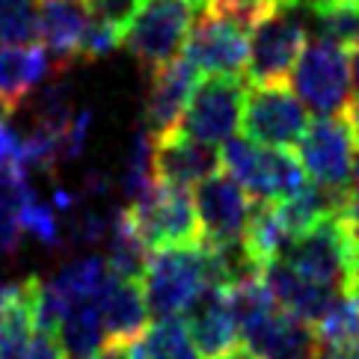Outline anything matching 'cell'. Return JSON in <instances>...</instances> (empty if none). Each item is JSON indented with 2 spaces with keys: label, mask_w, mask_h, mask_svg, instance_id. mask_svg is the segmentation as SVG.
Masks as SVG:
<instances>
[{
  "label": "cell",
  "mask_w": 359,
  "mask_h": 359,
  "mask_svg": "<svg viewBox=\"0 0 359 359\" xmlns=\"http://www.w3.org/2000/svg\"><path fill=\"white\" fill-rule=\"evenodd\" d=\"M243 348H250L259 359H315L320 344L312 324H303L279 309L271 324L255 332Z\"/></svg>",
  "instance_id": "obj_20"
},
{
  "label": "cell",
  "mask_w": 359,
  "mask_h": 359,
  "mask_svg": "<svg viewBox=\"0 0 359 359\" xmlns=\"http://www.w3.org/2000/svg\"><path fill=\"white\" fill-rule=\"evenodd\" d=\"M356 137L348 113L344 116H318L300 137L297 151L306 175L315 184L332 190H348L356 163Z\"/></svg>",
  "instance_id": "obj_9"
},
{
  "label": "cell",
  "mask_w": 359,
  "mask_h": 359,
  "mask_svg": "<svg viewBox=\"0 0 359 359\" xmlns=\"http://www.w3.org/2000/svg\"><path fill=\"white\" fill-rule=\"evenodd\" d=\"M241 125L255 143L288 149V146H297L300 137L306 134L309 113H306L303 101L294 95V89L282 83H264V86L247 89Z\"/></svg>",
  "instance_id": "obj_10"
},
{
  "label": "cell",
  "mask_w": 359,
  "mask_h": 359,
  "mask_svg": "<svg viewBox=\"0 0 359 359\" xmlns=\"http://www.w3.org/2000/svg\"><path fill=\"white\" fill-rule=\"evenodd\" d=\"M187 327L194 336L196 348L202 356H223L229 351H235L241 344V330H238V318L229 303V291L226 288H211L190 306L187 312Z\"/></svg>",
  "instance_id": "obj_17"
},
{
  "label": "cell",
  "mask_w": 359,
  "mask_h": 359,
  "mask_svg": "<svg viewBox=\"0 0 359 359\" xmlns=\"http://www.w3.org/2000/svg\"><path fill=\"white\" fill-rule=\"evenodd\" d=\"M78 89L69 78H54L42 83L39 95H36V125L48 128V131H66L72 119L78 116Z\"/></svg>",
  "instance_id": "obj_27"
},
{
  "label": "cell",
  "mask_w": 359,
  "mask_h": 359,
  "mask_svg": "<svg viewBox=\"0 0 359 359\" xmlns=\"http://www.w3.org/2000/svg\"><path fill=\"white\" fill-rule=\"evenodd\" d=\"M320 348H339L359 353V294L344 291L312 327Z\"/></svg>",
  "instance_id": "obj_25"
},
{
  "label": "cell",
  "mask_w": 359,
  "mask_h": 359,
  "mask_svg": "<svg viewBox=\"0 0 359 359\" xmlns=\"http://www.w3.org/2000/svg\"><path fill=\"white\" fill-rule=\"evenodd\" d=\"M12 110H15V107H12V104H6V101L0 98V122H4V119H9V116H12Z\"/></svg>",
  "instance_id": "obj_42"
},
{
  "label": "cell",
  "mask_w": 359,
  "mask_h": 359,
  "mask_svg": "<svg viewBox=\"0 0 359 359\" xmlns=\"http://www.w3.org/2000/svg\"><path fill=\"white\" fill-rule=\"evenodd\" d=\"M318 36L330 42H339L344 48H353L359 42V0H336L330 6H320L312 12Z\"/></svg>",
  "instance_id": "obj_30"
},
{
  "label": "cell",
  "mask_w": 359,
  "mask_h": 359,
  "mask_svg": "<svg viewBox=\"0 0 359 359\" xmlns=\"http://www.w3.org/2000/svg\"><path fill=\"white\" fill-rule=\"evenodd\" d=\"M182 4H187L194 12H208V0H182Z\"/></svg>",
  "instance_id": "obj_41"
},
{
  "label": "cell",
  "mask_w": 359,
  "mask_h": 359,
  "mask_svg": "<svg viewBox=\"0 0 359 359\" xmlns=\"http://www.w3.org/2000/svg\"><path fill=\"white\" fill-rule=\"evenodd\" d=\"M0 42L4 45L39 42V0H0Z\"/></svg>",
  "instance_id": "obj_29"
},
{
  "label": "cell",
  "mask_w": 359,
  "mask_h": 359,
  "mask_svg": "<svg viewBox=\"0 0 359 359\" xmlns=\"http://www.w3.org/2000/svg\"><path fill=\"white\" fill-rule=\"evenodd\" d=\"M348 119H351L353 137H356V146H359V107H351V110H348Z\"/></svg>",
  "instance_id": "obj_40"
},
{
  "label": "cell",
  "mask_w": 359,
  "mask_h": 359,
  "mask_svg": "<svg viewBox=\"0 0 359 359\" xmlns=\"http://www.w3.org/2000/svg\"><path fill=\"white\" fill-rule=\"evenodd\" d=\"M155 178L172 187H196L208 175L220 172V151L205 146L199 140L187 137L184 131H170L155 137Z\"/></svg>",
  "instance_id": "obj_14"
},
{
  "label": "cell",
  "mask_w": 359,
  "mask_h": 359,
  "mask_svg": "<svg viewBox=\"0 0 359 359\" xmlns=\"http://www.w3.org/2000/svg\"><path fill=\"white\" fill-rule=\"evenodd\" d=\"M262 279H264V285L271 288L273 300L282 312H288L291 318L303 320V324H312V327L332 306V300L339 297V291L318 285V282L303 276L300 271H294V267L282 259L267 262L262 267Z\"/></svg>",
  "instance_id": "obj_15"
},
{
  "label": "cell",
  "mask_w": 359,
  "mask_h": 359,
  "mask_svg": "<svg viewBox=\"0 0 359 359\" xmlns=\"http://www.w3.org/2000/svg\"><path fill=\"white\" fill-rule=\"evenodd\" d=\"M243 101H247V86L238 78L208 74L202 83H196L178 131L205 146H223L235 137L243 119Z\"/></svg>",
  "instance_id": "obj_8"
},
{
  "label": "cell",
  "mask_w": 359,
  "mask_h": 359,
  "mask_svg": "<svg viewBox=\"0 0 359 359\" xmlns=\"http://www.w3.org/2000/svg\"><path fill=\"white\" fill-rule=\"evenodd\" d=\"M137 359H202L190 327L182 315L155 318L143 330V336L134 339Z\"/></svg>",
  "instance_id": "obj_23"
},
{
  "label": "cell",
  "mask_w": 359,
  "mask_h": 359,
  "mask_svg": "<svg viewBox=\"0 0 359 359\" xmlns=\"http://www.w3.org/2000/svg\"><path fill=\"white\" fill-rule=\"evenodd\" d=\"M50 72H57V66L42 45L0 42V98L6 104L18 107L36 86L48 81Z\"/></svg>",
  "instance_id": "obj_19"
},
{
  "label": "cell",
  "mask_w": 359,
  "mask_h": 359,
  "mask_svg": "<svg viewBox=\"0 0 359 359\" xmlns=\"http://www.w3.org/2000/svg\"><path fill=\"white\" fill-rule=\"evenodd\" d=\"M306 45V27L300 9L271 6L250 30V57H247V81L252 86L279 83L291 74L300 50Z\"/></svg>",
  "instance_id": "obj_5"
},
{
  "label": "cell",
  "mask_w": 359,
  "mask_h": 359,
  "mask_svg": "<svg viewBox=\"0 0 359 359\" xmlns=\"http://www.w3.org/2000/svg\"><path fill=\"white\" fill-rule=\"evenodd\" d=\"M149 0H89L86 9L95 21L107 24L110 30H116L119 36H125V30L134 24V18L143 12V6Z\"/></svg>",
  "instance_id": "obj_31"
},
{
  "label": "cell",
  "mask_w": 359,
  "mask_h": 359,
  "mask_svg": "<svg viewBox=\"0 0 359 359\" xmlns=\"http://www.w3.org/2000/svg\"><path fill=\"white\" fill-rule=\"evenodd\" d=\"M271 6H273L271 0H208V12L238 18V21H243V24H250V27H252V24L259 21Z\"/></svg>",
  "instance_id": "obj_33"
},
{
  "label": "cell",
  "mask_w": 359,
  "mask_h": 359,
  "mask_svg": "<svg viewBox=\"0 0 359 359\" xmlns=\"http://www.w3.org/2000/svg\"><path fill=\"white\" fill-rule=\"evenodd\" d=\"M315 359H359L356 351H339V348H320Z\"/></svg>",
  "instance_id": "obj_37"
},
{
  "label": "cell",
  "mask_w": 359,
  "mask_h": 359,
  "mask_svg": "<svg viewBox=\"0 0 359 359\" xmlns=\"http://www.w3.org/2000/svg\"><path fill=\"white\" fill-rule=\"evenodd\" d=\"M194 15L196 12L182 0H149L125 30L122 45L149 72L166 66L182 57L187 36L194 30Z\"/></svg>",
  "instance_id": "obj_7"
},
{
  "label": "cell",
  "mask_w": 359,
  "mask_h": 359,
  "mask_svg": "<svg viewBox=\"0 0 359 359\" xmlns=\"http://www.w3.org/2000/svg\"><path fill=\"white\" fill-rule=\"evenodd\" d=\"M128 211H131L137 232L151 250L184 247V243L202 241L196 205L184 187L155 182L143 196L128 205Z\"/></svg>",
  "instance_id": "obj_6"
},
{
  "label": "cell",
  "mask_w": 359,
  "mask_h": 359,
  "mask_svg": "<svg viewBox=\"0 0 359 359\" xmlns=\"http://www.w3.org/2000/svg\"><path fill=\"white\" fill-rule=\"evenodd\" d=\"M220 166L247 190L252 202L291 199L306 184L303 163L285 149L262 146L250 137H232L223 143Z\"/></svg>",
  "instance_id": "obj_3"
},
{
  "label": "cell",
  "mask_w": 359,
  "mask_h": 359,
  "mask_svg": "<svg viewBox=\"0 0 359 359\" xmlns=\"http://www.w3.org/2000/svg\"><path fill=\"white\" fill-rule=\"evenodd\" d=\"M348 194H351V208H359V151H356V163H353V172H351Z\"/></svg>",
  "instance_id": "obj_36"
},
{
  "label": "cell",
  "mask_w": 359,
  "mask_h": 359,
  "mask_svg": "<svg viewBox=\"0 0 359 359\" xmlns=\"http://www.w3.org/2000/svg\"><path fill=\"white\" fill-rule=\"evenodd\" d=\"M98 309L101 318H104V330L110 339L116 341H134L143 336V330L149 327V303L143 285L137 279H125L110 273L104 288L98 291Z\"/></svg>",
  "instance_id": "obj_18"
},
{
  "label": "cell",
  "mask_w": 359,
  "mask_h": 359,
  "mask_svg": "<svg viewBox=\"0 0 359 359\" xmlns=\"http://www.w3.org/2000/svg\"><path fill=\"white\" fill-rule=\"evenodd\" d=\"M241 241H243V247H247L250 259L259 264V271H262L267 262L282 259V252L288 250V243L294 238L288 235L285 223L279 220L273 202H252L250 220H247V229H243Z\"/></svg>",
  "instance_id": "obj_24"
},
{
  "label": "cell",
  "mask_w": 359,
  "mask_h": 359,
  "mask_svg": "<svg viewBox=\"0 0 359 359\" xmlns=\"http://www.w3.org/2000/svg\"><path fill=\"white\" fill-rule=\"evenodd\" d=\"M119 45H122V36L116 30H110L107 24H101V21H95L93 15H89V24H86V33H83L78 60H86V62L101 60V57H107L110 50L119 48Z\"/></svg>",
  "instance_id": "obj_32"
},
{
  "label": "cell",
  "mask_w": 359,
  "mask_h": 359,
  "mask_svg": "<svg viewBox=\"0 0 359 359\" xmlns=\"http://www.w3.org/2000/svg\"><path fill=\"white\" fill-rule=\"evenodd\" d=\"M151 155H155V134L143 125L140 131H134L131 143H128V149H125V158H122L119 190H122V196L128 199V205H131L134 199H140L151 184L158 182Z\"/></svg>",
  "instance_id": "obj_26"
},
{
  "label": "cell",
  "mask_w": 359,
  "mask_h": 359,
  "mask_svg": "<svg viewBox=\"0 0 359 359\" xmlns=\"http://www.w3.org/2000/svg\"><path fill=\"white\" fill-rule=\"evenodd\" d=\"M348 211L320 220L282 252V262H288L294 271L339 294L356 291V238Z\"/></svg>",
  "instance_id": "obj_2"
},
{
  "label": "cell",
  "mask_w": 359,
  "mask_h": 359,
  "mask_svg": "<svg viewBox=\"0 0 359 359\" xmlns=\"http://www.w3.org/2000/svg\"><path fill=\"white\" fill-rule=\"evenodd\" d=\"M95 359H137V351H134L131 341H116V339H110L104 348L95 353Z\"/></svg>",
  "instance_id": "obj_34"
},
{
  "label": "cell",
  "mask_w": 359,
  "mask_h": 359,
  "mask_svg": "<svg viewBox=\"0 0 359 359\" xmlns=\"http://www.w3.org/2000/svg\"><path fill=\"white\" fill-rule=\"evenodd\" d=\"M214 359H259L250 348H243V344H238L235 351H229V353H223V356H214Z\"/></svg>",
  "instance_id": "obj_39"
},
{
  "label": "cell",
  "mask_w": 359,
  "mask_h": 359,
  "mask_svg": "<svg viewBox=\"0 0 359 359\" xmlns=\"http://www.w3.org/2000/svg\"><path fill=\"white\" fill-rule=\"evenodd\" d=\"M151 247L143 241V235L137 232V226L131 220V211L122 208L113 214V223H110V232H107V264L116 276L125 279H143L146 273V264L151 259Z\"/></svg>",
  "instance_id": "obj_22"
},
{
  "label": "cell",
  "mask_w": 359,
  "mask_h": 359,
  "mask_svg": "<svg viewBox=\"0 0 359 359\" xmlns=\"http://www.w3.org/2000/svg\"><path fill=\"white\" fill-rule=\"evenodd\" d=\"M250 24L238 18L205 12L202 21L194 24L182 57L199 74H217V78H238L247 69L250 57Z\"/></svg>",
  "instance_id": "obj_11"
},
{
  "label": "cell",
  "mask_w": 359,
  "mask_h": 359,
  "mask_svg": "<svg viewBox=\"0 0 359 359\" xmlns=\"http://www.w3.org/2000/svg\"><path fill=\"white\" fill-rule=\"evenodd\" d=\"M140 285L155 318L187 315L205 291L217 288L208 243L196 241L184 247H161L149 259Z\"/></svg>",
  "instance_id": "obj_1"
},
{
  "label": "cell",
  "mask_w": 359,
  "mask_h": 359,
  "mask_svg": "<svg viewBox=\"0 0 359 359\" xmlns=\"http://www.w3.org/2000/svg\"><path fill=\"white\" fill-rule=\"evenodd\" d=\"M291 89L318 116H344L353 104L351 57L344 45L324 36L306 42L291 69Z\"/></svg>",
  "instance_id": "obj_4"
},
{
  "label": "cell",
  "mask_w": 359,
  "mask_h": 359,
  "mask_svg": "<svg viewBox=\"0 0 359 359\" xmlns=\"http://www.w3.org/2000/svg\"><path fill=\"white\" fill-rule=\"evenodd\" d=\"M196 78H199V72L190 66L184 57H178L172 62H166V66H158V69L149 72L143 119H146V128L155 137L170 134L182 125L187 101L196 89Z\"/></svg>",
  "instance_id": "obj_13"
},
{
  "label": "cell",
  "mask_w": 359,
  "mask_h": 359,
  "mask_svg": "<svg viewBox=\"0 0 359 359\" xmlns=\"http://www.w3.org/2000/svg\"><path fill=\"white\" fill-rule=\"evenodd\" d=\"M89 9L81 0H39V45L50 54L57 72H66L81 54Z\"/></svg>",
  "instance_id": "obj_16"
},
{
  "label": "cell",
  "mask_w": 359,
  "mask_h": 359,
  "mask_svg": "<svg viewBox=\"0 0 359 359\" xmlns=\"http://www.w3.org/2000/svg\"><path fill=\"white\" fill-rule=\"evenodd\" d=\"M351 223H353V238H356V294H359V208H351Z\"/></svg>",
  "instance_id": "obj_38"
},
{
  "label": "cell",
  "mask_w": 359,
  "mask_h": 359,
  "mask_svg": "<svg viewBox=\"0 0 359 359\" xmlns=\"http://www.w3.org/2000/svg\"><path fill=\"white\" fill-rule=\"evenodd\" d=\"M351 89H353V104L351 107H359V42L351 50Z\"/></svg>",
  "instance_id": "obj_35"
},
{
  "label": "cell",
  "mask_w": 359,
  "mask_h": 359,
  "mask_svg": "<svg viewBox=\"0 0 359 359\" xmlns=\"http://www.w3.org/2000/svg\"><path fill=\"white\" fill-rule=\"evenodd\" d=\"M21 235L24 241H36L48 250H60L66 243L60 211L50 202L39 199V194H33L21 211Z\"/></svg>",
  "instance_id": "obj_28"
},
{
  "label": "cell",
  "mask_w": 359,
  "mask_h": 359,
  "mask_svg": "<svg viewBox=\"0 0 359 359\" xmlns=\"http://www.w3.org/2000/svg\"><path fill=\"white\" fill-rule=\"evenodd\" d=\"M194 205L205 243H232L243 238L252 199L232 175L220 170L199 182L194 190Z\"/></svg>",
  "instance_id": "obj_12"
},
{
  "label": "cell",
  "mask_w": 359,
  "mask_h": 359,
  "mask_svg": "<svg viewBox=\"0 0 359 359\" xmlns=\"http://www.w3.org/2000/svg\"><path fill=\"white\" fill-rule=\"evenodd\" d=\"M57 339L62 353H69L72 359H95V353L110 341L98 303L86 300L72 306L62 324L57 327Z\"/></svg>",
  "instance_id": "obj_21"
}]
</instances>
